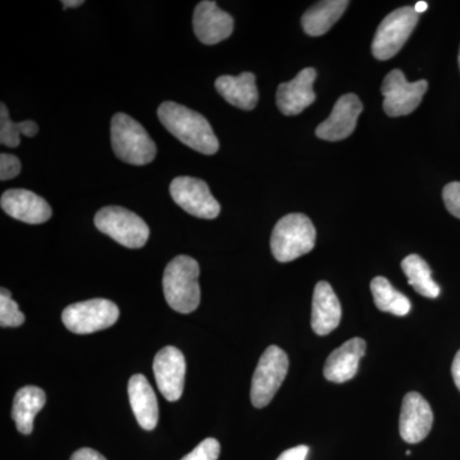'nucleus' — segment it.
<instances>
[{
	"instance_id": "1",
	"label": "nucleus",
	"mask_w": 460,
	"mask_h": 460,
	"mask_svg": "<svg viewBox=\"0 0 460 460\" xmlns=\"http://www.w3.org/2000/svg\"><path fill=\"white\" fill-rule=\"evenodd\" d=\"M157 117L169 132L186 146L205 155L219 150V140L208 119L184 105L165 102L157 109Z\"/></svg>"
},
{
	"instance_id": "2",
	"label": "nucleus",
	"mask_w": 460,
	"mask_h": 460,
	"mask_svg": "<svg viewBox=\"0 0 460 460\" xmlns=\"http://www.w3.org/2000/svg\"><path fill=\"white\" fill-rule=\"evenodd\" d=\"M199 265L190 256H177L166 265L163 277V289L166 302L180 314L198 310L201 302L199 283Z\"/></svg>"
},
{
	"instance_id": "3",
	"label": "nucleus",
	"mask_w": 460,
	"mask_h": 460,
	"mask_svg": "<svg viewBox=\"0 0 460 460\" xmlns=\"http://www.w3.org/2000/svg\"><path fill=\"white\" fill-rule=\"evenodd\" d=\"M111 147L118 159L131 165H146L156 156L155 142L141 123L124 113H117L111 124Z\"/></svg>"
},
{
	"instance_id": "4",
	"label": "nucleus",
	"mask_w": 460,
	"mask_h": 460,
	"mask_svg": "<svg viewBox=\"0 0 460 460\" xmlns=\"http://www.w3.org/2000/svg\"><path fill=\"white\" fill-rule=\"evenodd\" d=\"M314 241L316 229L310 217L305 214H288L272 230L271 252L278 261L290 262L311 252Z\"/></svg>"
},
{
	"instance_id": "5",
	"label": "nucleus",
	"mask_w": 460,
	"mask_h": 460,
	"mask_svg": "<svg viewBox=\"0 0 460 460\" xmlns=\"http://www.w3.org/2000/svg\"><path fill=\"white\" fill-rule=\"evenodd\" d=\"M95 226L127 248L144 247L150 237V229L142 217L120 206H107L95 215Z\"/></svg>"
},
{
	"instance_id": "6",
	"label": "nucleus",
	"mask_w": 460,
	"mask_h": 460,
	"mask_svg": "<svg viewBox=\"0 0 460 460\" xmlns=\"http://www.w3.org/2000/svg\"><path fill=\"white\" fill-rule=\"evenodd\" d=\"M289 359L277 345H270L263 352L257 365L251 385V402L256 408H265L274 399L286 380Z\"/></svg>"
},
{
	"instance_id": "7",
	"label": "nucleus",
	"mask_w": 460,
	"mask_h": 460,
	"mask_svg": "<svg viewBox=\"0 0 460 460\" xmlns=\"http://www.w3.org/2000/svg\"><path fill=\"white\" fill-rule=\"evenodd\" d=\"M119 308L108 299L95 298L68 305L62 314L63 323L75 334H93L113 326Z\"/></svg>"
},
{
	"instance_id": "8",
	"label": "nucleus",
	"mask_w": 460,
	"mask_h": 460,
	"mask_svg": "<svg viewBox=\"0 0 460 460\" xmlns=\"http://www.w3.org/2000/svg\"><path fill=\"white\" fill-rule=\"evenodd\" d=\"M419 13L411 7L396 9L384 18L372 41V54L387 60L399 53L419 22Z\"/></svg>"
},
{
	"instance_id": "9",
	"label": "nucleus",
	"mask_w": 460,
	"mask_h": 460,
	"mask_svg": "<svg viewBox=\"0 0 460 460\" xmlns=\"http://www.w3.org/2000/svg\"><path fill=\"white\" fill-rule=\"evenodd\" d=\"M429 89L428 81L408 83L401 69H394L384 80V111L389 117H402L416 111Z\"/></svg>"
},
{
	"instance_id": "10",
	"label": "nucleus",
	"mask_w": 460,
	"mask_h": 460,
	"mask_svg": "<svg viewBox=\"0 0 460 460\" xmlns=\"http://www.w3.org/2000/svg\"><path fill=\"white\" fill-rule=\"evenodd\" d=\"M169 192L175 204L199 219H215L220 214V204L215 199L208 183L198 178H175Z\"/></svg>"
},
{
	"instance_id": "11",
	"label": "nucleus",
	"mask_w": 460,
	"mask_h": 460,
	"mask_svg": "<svg viewBox=\"0 0 460 460\" xmlns=\"http://www.w3.org/2000/svg\"><path fill=\"white\" fill-rule=\"evenodd\" d=\"M154 375L157 387L166 401H180L186 378V359L178 348L165 347L154 359Z\"/></svg>"
},
{
	"instance_id": "12",
	"label": "nucleus",
	"mask_w": 460,
	"mask_h": 460,
	"mask_svg": "<svg viewBox=\"0 0 460 460\" xmlns=\"http://www.w3.org/2000/svg\"><path fill=\"white\" fill-rule=\"evenodd\" d=\"M434 413L429 402L419 393H408L402 399L399 431L402 440L417 444L425 440L431 431Z\"/></svg>"
},
{
	"instance_id": "13",
	"label": "nucleus",
	"mask_w": 460,
	"mask_h": 460,
	"mask_svg": "<svg viewBox=\"0 0 460 460\" xmlns=\"http://www.w3.org/2000/svg\"><path fill=\"white\" fill-rule=\"evenodd\" d=\"M193 31L202 44H219L232 35L234 21L217 3L210 0L199 2L193 13Z\"/></svg>"
},
{
	"instance_id": "14",
	"label": "nucleus",
	"mask_w": 460,
	"mask_h": 460,
	"mask_svg": "<svg viewBox=\"0 0 460 460\" xmlns=\"http://www.w3.org/2000/svg\"><path fill=\"white\" fill-rule=\"evenodd\" d=\"M362 111L361 100L354 93L341 96L332 108L328 119L317 127V137L325 141H341L349 137L356 129L357 120Z\"/></svg>"
},
{
	"instance_id": "15",
	"label": "nucleus",
	"mask_w": 460,
	"mask_h": 460,
	"mask_svg": "<svg viewBox=\"0 0 460 460\" xmlns=\"http://www.w3.org/2000/svg\"><path fill=\"white\" fill-rule=\"evenodd\" d=\"M0 205L9 217L27 224L47 223L53 214L47 199L27 190H5Z\"/></svg>"
},
{
	"instance_id": "16",
	"label": "nucleus",
	"mask_w": 460,
	"mask_h": 460,
	"mask_svg": "<svg viewBox=\"0 0 460 460\" xmlns=\"http://www.w3.org/2000/svg\"><path fill=\"white\" fill-rule=\"evenodd\" d=\"M316 80V71L314 68H305L289 83L279 84L277 91V104L284 115L302 113L305 108L314 104L316 95L314 93V83Z\"/></svg>"
},
{
	"instance_id": "17",
	"label": "nucleus",
	"mask_w": 460,
	"mask_h": 460,
	"mask_svg": "<svg viewBox=\"0 0 460 460\" xmlns=\"http://www.w3.org/2000/svg\"><path fill=\"white\" fill-rule=\"evenodd\" d=\"M366 353V341L353 338L332 352L323 367V376L335 384L352 380L358 371L359 361Z\"/></svg>"
},
{
	"instance_id": "18",
	"label": "nucleus",
	"mask_w": 460,
	"mask_h": 460,
	"mask_svg": "<svg viewBox=\"0 0 460 460\" xmlns=\"http://www.w3.org/2000/svg\"><path fill=\"white\" fill-rule=\"evenodd\" d=\"M341 320V305L328 281H319L314 287L311 326L320 337H325L338 328Z\"/></svg>"
},
{
	"instance_id": "19",
	"label": "nucleus",
	"mask_w": 460,
	"mask_h": 460,
	"mask_svg": "<svg viewBox=\"0 0 460 460\" xmlns=\"http://www.w3.org/2000/svg\"><path fill=\"white\" fill-rule=\"evenodd\" d=\"M128 395L138 425L147 431L155 429L159 420V405L155 393L144 375H133L128 384Z\"/></svg>"
},
{
	"instance_id": "20",
	"label": "nucleus",
	"mask_w": 460,
	"mask_h": 460,
	"mask_svg": "<svg viewBox=\"0 0 460 460\" xmlns=\"http://www.w3.org/2000/svg\"><path fill=\"white\" fill-rule=\"evenodd\" d=\"M217 93L233 107L242 111H253L259 102V90L255 75L243 72L234 75H222L215 81Z\"/></svg>"
},
{
	"instance_id": "21",
	"label": "nucleus",
	"mask_w": 460,
	"mask_h": 460,
	"mask_svg": "<svg viewBox=\"0 0 460 460\" xmlns=\"http://www.w3.org/2000/svg\"><path fill=\"white\" fill-rule=\"evenodd\" d=\"M45 402H47V395L40 387L25 386L18 390L14 396L12 419L16 422L17 429L21 434H31L33 420L44 408Z\"/></svg>"
},
{
	"instance_id": "22",
	"label": "nucleus",
	"mask_w": 460,
	"mask_h": 460,
	"mask_svg": "<svg viewBox=\"0 0 460 460\" xmlns=\"http://www.w3.org/2000/svg\"><path fill=\"white\" fill-rule=\"evenodd\" d=\"M349 5L347 0H325L308 9L302 17L305 32L310 36H321L329 31Z\"/></svg>"
},
{
	"instance_id": "23",
	"label": "nucleus",
	"mask_w": 460,
	"mask_h": 460,
	"mask_svg": "<svg viewBox=\"0 0 460 460\" xmlns=\"http://www.w3.org/2000/svg\"><path fill=\"white\" fill-rule=\"evenodd\" d=\"M402 269L408 278L410 286L426 298H438L440 287L432 279V271L429 263L419 255H410L402 261Z\"/></svg>"
},
{
	"instance_id": "24",
	"label": "nucleus",
	"mask_w": 460,
	"mask_h": 460,
	"mask_svg": "<svg viewBox=\"0 0 460 460\" xmlns=\"http://www.w3.org/2000/svg\"><path fill=\"white\" fill-rule=\"evenodd\" d=\"M371 292L375 305L383 313L405 316L410 314L411 301L402 293L396 290L384 277H376L371 281Z\"/></svg>"
},
{
	"instance_id": "25",
	"label": "nucleus",
	"mask_w": 460,
	"mask_h": 460,
	"mask_svg": "<svg viewBox=\"0 0 460 460\" xmlns=\"http://www.w3.org/2000/svg\"><path fill=\"white\" fill-rule=\"evenodd\" d=\"M38 132L39 126L32 120L12 122L7 107L4 104L0 105V144L7 147H17L21 142V135L33 137Z\"/></svg>"
},
{
	"instance_id": "26",
	"label": "nucleus",
	"mask_w": 460,
	"mask_h": 460,
	"mask_svg": "<svg viewBox=\"0 0 460 460\" xmlns=\"http://www.w3.org/2000/svg\"><path fill=\"white\" fill-rule=\"evenodd\" d=\"M0 292V325L2 328H18L25 323V314L21 313L8 289L2 288Z\"/></svg>"
},
{
	"instance_id": "27",
	"label": "nucleus",
	"mask_w": 460,
	"mask_h": 460,
	"mask_svg": "<svg viewBox=\"0 0 460 460\" xmlns=\"http://www.w3.org/2000/svg\"><path fill=\"white\" fill-rule=\"evenodd\" d=\"M220 456L219 441L213 438H205L195 449L181 460H217Z\"/></svg>"
},
{
	"instance_id": "28",
	"label": "nucleus",
	"mask_w": 460,
	"mask_h": 460,
	"mask_svg": "<svg viewBox=\"0 0 460 460\" xmlns=\"http://www.w3.org/2000/svg\"><path fill=\"white\" fill-rule=\"evenodd\" d=\"M443 199L447 211L460 219V181L447 184L443 190Z\"/></svg>"
},
{
	"instance_id": "29",
	"label": "nucleus",
	"mask_w": 460,
	"mask_h": 460,
	"mask_svg": "<svg viewBox=\"0 0 460 460\" xmlns=\"http://www.w3.org/2000/svg\"><path fill=\"white\" fill-rule=\"evenodd\" d=\"M21 172V162L11 154L0 155V180L8 181L16 178Z\"/></svg>"
},
{
	"instance_id": "30",
	"label": "nucleus",
	"mask_w": 460,
	"mask_h": 460,
	"mask_svg": "<svg viewBox=\"0 0 460 460\" xmlns=\"http://www.w3.org/2000/svg\"><path fill=\"white\" fill-rule=\"evenodd\" d=\"M308 452H310V447H305V445H299V447H292V449L281 453L277 460H305Z\"/></svg>"
},
{
	"instance_id": "31",
	"label": "nucleus",
	"mask_w": 460,
	"mask_h": 460,
	"mask_svg": "<svg viewBox=\"0 0 460 460\" xmlns=\"http://www.w3.org/2000/svg\"><path fill=\"white\" fill-rule=\"evenodd\" d=\"M71 460H107L102 454L96 452V450L90 449V447H83V449L77 450L74 453Z\"/></svg>"
},
{
	"instance_id": "32",
	"label": "nucleus",
	"mask_w": 460,
	"mask_h": 460,
	"mask_svg": "<svg viewBox=\"0 0 460 460\" xmlns=\"http://www.w3.org/2000/svg\"><path fill=\"white\" fill-rule=\"evenodd\" d=\"M452 375L454 383H456V385L458 387L460 392V350H458V353H456V357H454Z\"/></svg>"
},
{
	"instance_id": "33",
	"label": "nucleus",
	"mask_w": 460,
	"mask_h": 460,
	"mask_svg": "<svg viewBox=\"0 0 460 460\" xmlns=\"http://www.w3.org/2000/svg\"><path fill=\"white\" fill-rule=\"evenodd\" d=\"M63 5H65V9L66 8H77L80 7V5L84 4V0H65V2H62Z\"/></svg>"
},
{
	"instance_id": "34",
	"label": "nucleus",
	"mask_w": 460,
	"mask_h": 460,
	"mask_svg": "<svg viewBox=\"0 0 460 460\" xmlns=\"http://www.w3.org/2000/svg\"><path fill=\"white\" fill-rule=\"evenodd\" d=\"M414 11L417 12V13H423V12L428 11L429 4L426 2H419L416 3V5H414Z\"/></svg>"
},
{
	"instance_id": "35",
	"label": "nucleus",
	"mask_w": 460,
	"mask_h": 460,
	"mask_svg": "<svg viewBox=\"0 0 460 460\" xmlns=\"http://www.w3.org/2000/svg\"><path fill=\"white\" fill-rule=\"evenodd\" d=\"M458 62H459V66H460V50H459Z\"/></svg>"
}]
</instances>
